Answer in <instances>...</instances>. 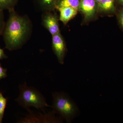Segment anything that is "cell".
<instances>
[{"mask_svg": "<svg viewBox=\"0 0 123 123\" xmlns=\"http://www.w3.org/2000/svg\"><path fill=\"white\" fill-rule=\"evenodd\" d=\"M9 17L2 33L5 47L9 51L21 48L30 39L33 26L27 15H19L14 9L9 10Z\"/></svg>", "mask_w": 123, "mask_h": 123, "instance_id": "cell-1", "label": "cell"}, {"mask_svg": "<svg viewBox=\"0 0 123 123\" xmlns=\"http://www.w3.org/2000/svg\"><path fill=\"white\" fill-rule=\"evenodd\" d=\"M19 94L15 101L19 105L30 112V108L34 107L44 112V108L50 107L44 96L37 89L29 86L26 82L19 86Z\"/></svg>", "mask_w": 123, "mask_h": 123, "instance_id": "cell-2", "label": "cell"}, {"mask_svg": "<svg viewBox=\"0 0 123 123\" xmlns=\"http://www.w3.org/2000/svg\"><path fill=\"white\" fill-rule=\"evenodd\" d=\"M52 112L59 115L67 123H71L76 116L78 108L68 95L63 92H55L52 94Z\"/></svg>", "mask_w": 123, "mask_h": 123, "instance_id": "cell-3", "label": "cell"}, {"mask_svg": "<svg viewBox=\"0 0 123 123\" xmlns=\"http://www.w3.org/2000/svg\"><path fill=\"white\" fill-rule=\"evenodd\" d=\"M98 4L94 0H81L79 11L84 15V22H90L97 17L98 14Z\"/></svg>", "mask_w": 123, "mask_h": 123, "instance_id": "cell-4", "label": "cell"}, {"mask_svg": "<svg viewBox=\"0 0 123 123\" xmlns=\"http://www.w3.org/2000/svg\"><path fill=\"white\" fill-rule=\"evenodd\" d=\"M53 11L43 12L42 18L43 26L48 31L52 36L60 33L59 17Z\"/></svg>", "mask_w": 123, "mask_h": 123, "instance_id": "cell-5", "label": "cell"}, {"mask_svg": "<svg viewBox=\"0 0 123 123\" xmlns=\"http://www.w3.org/2000/svg\"><path fill=\"white\" fill-rule=\"evenodd\" d=\"M52 48L53 52L61 64H63L67 48L66 43L60 32L52 36Z\"/></svg>", "mask_w": 123, "mask_h": 123, "instance_id": "cell-6", "label": "cell"}, {"mask_svg": "<svg viewBox=\"0 0 123 123\" xmlns=\"http://www.w3.org/2000/svg\"><path fill=\"white\" fill-rule=\"evenodd\" d=\"M116 0H101L98 4V14L112 15L116 13Z\"/></svg>", "mask_w": 123, "mask_h": 123, "instance_id": "cell-7", "label": "cell"}, {"mask_svg": "<svg viewBox=\"0 0 123 123\" xmlns=\"http://www.w3.org/2000/svg\"><path fill=\"white\" fill-rule=\"evenodd\" d=\"M59 12V20L66 25L77 15L78 10L71 7H61L56 9Z\"/></svg>", "mask_w": 123, "mask_h": 123, "instance_id": "cell-8", "label": "cell"}, {"mask_svg": "<svg viewBox=\"0 0 123 123\" xmlns=\"http://www.w3.org/2000/svg\"><path fill=\"white\" fill-rule=\"evenodd\" d=\"M60 0H36L37 5L43 12L54 11Z\"/></svg>", "mask_w": 123, "mask_h": 123, "instance_id": "cell-9", "label": "cell"}, {"mask_svg": "<svg viewBox=\"0 0 123 123\" xmlns=\"http://www.w3.org/2000/svg\"><path fill=\"white\" fill-rule=\"evenodd\" d=\"M81 0H60L56 6V9L61 7H69L77 9L79 8Z\"/></svg>", "mask_w": 123, "mask_h": 123, "instance_id": "cell-10", "label": "cell"}, {"mask_svg": "<svg viewBox=\"0 0 123 123\" xmlns=\"http://www.w3.org/2000/svg\"><path fill=\"white\" fill-rule=\"evenodd\" d=\"M18 0H0V9L9 10L14 9Z\"/></svg>", "mask_w": 123, "mask_h": 123, "instance_id": "cell-11", "label": "cell"}, {"mask_svg": "<svg viewBox=\"0 0 123 123\" xmlns=\"http://www.w3.org/2000/svg\"><path fill=\"white\" fill-rule=\"evenodd\" d=\"M7 99L0 92V123H2L5 110L7 104Z\"/></svg>", "mask_w": 123, "mask_h": 123, "instance_id": "cell-12", "label": "cell"}, {"mask_svg": "<svg viewBox=\"0 0 123 123\" xmlns=\"http://www.w3.org/2000/svg\"><path fill=\"white\" fill-rule=\"evenodd\" d=\"M5 24L4 11L0 9V36L2 35Z\"/></svg>", "mask_w": 123, "mask_h": 123, "instance_id": "cell-13", "label": "cell"}, {"mask_svg": "<svg viewBox=\"0 0 123 123\" xmlns=\"http://www.w3.org/2000/svg\"><path fill=\"white\" fill-rule=\"evenodd\" d=\"M116 13L119 24L123 30V7H120L117 11Z\"/></svg>", "mask_w": 123, "mask_h": 123, "instance_id": "cell-14", "label": "cell"}, {"mask_svg": "<svg viewBox=\"0 0 123 123\" xmlns=\"http://www.w3.org/2000/svg\"><path fill=\"white\" fill-rule=\"evenodd\" d=\"M7 69L4 68L0 64V80L7 77Z\"/></svg>", "mask_w": 123, "mask_h": 123, "instance_id": "cell-15", "label": "cell"}, {"mask_svg": "<svg viewBox=\"0 0 123 123\" xmlns=\"http://www.w3.org/2000/svg\"><path fill=\"white\" fill-rule=\"evenodd\" d=\"M7 57L8 56L5 54L4 49L1 48L0 47V60L6 59Z\"/></svg>", "mask_w": 123, "mask_h": 123, "instance_id": "cell-16", "label": "cell"}, {"mask_svg": "<svg viewBox=\"0 0 123 123\" xmlns=\"http://www.w3.org/2000/svg\"><path fill=\"white\" fill-rule=\"evenodd\" d=\"M116 4L120 7H123V0H116Z\"/></svg>", "mask_w": 123, "mask_h": 123, "instance_id": "cell-17", "label": "cell"}, {"mask_svg": "<svg viewBox=\"0 0 123 123\" xmlns=\"http://www.w3.org/2000/svg\"><path fill=\"white\" fill-rule=\"evenodd\" d=\"M95 1H96V2H98V4H99V2H100V1H101V0H94Z\"/></svg>", "mask_w": 123, "mask_h": 123, "instance_id": "cell-18", "label": "cell"}]
</instances>
